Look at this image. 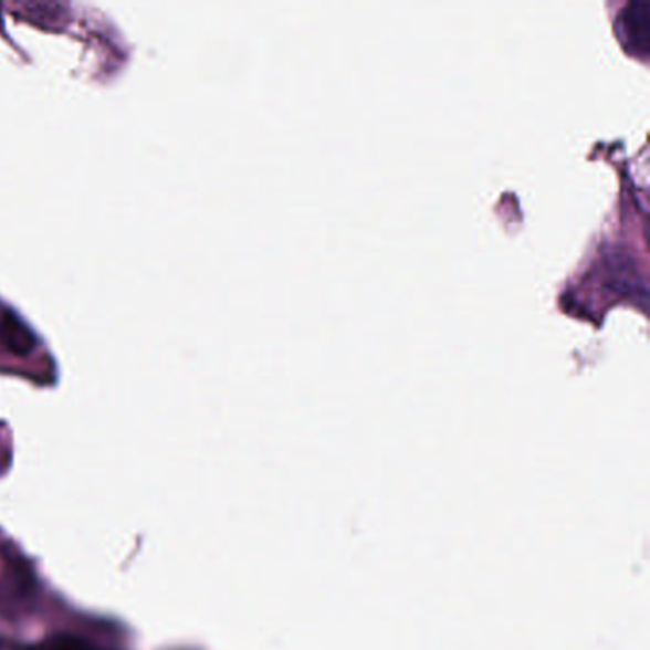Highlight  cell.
Instances as JSON below:
<instances>
[{
  "label": "cell",
  "mask_w": 650,
  "mask_h": 650,
  "mask_svg": "<svg viewBox=\"0 0 650 650\" xmlns=\"http://www.w3.org/2000/svg\"><path fill=\"white\" fill-rule=\"evenodd\" d=\"M0 344L15 355H29L35 347V336L18 315L0 307Z\"/></svg>",
  "instance_id": "6da1fadb"
},
{
  "label": "cell",
  "mask_w": 650,
  "mask_h": 650,
  "mask_svg": "<svg viewBox=\"0 0 650 650\" xmlns=\"http://www.w3.org/2000/svg\"><path fill=\"white\" fill-rule=\"evenodd\" d=\"M631 10L636 12V20L630 25V33L631 35H636V46H647V42H649V29H650V20H649V12L650 7L649 2H637V4H631Z\"/></svg>",
  "instance_id": "7a4b0ae2"
}]
</instances>
